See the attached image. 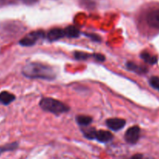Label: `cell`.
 <instances>
[{
  "label": "cell",
  "instance_id": "cell-1",
  "mask_svg": "<svg viewBox=\"0 0 159 159\" xmlns=\"http://www.w3.org/2000/svg\"><path fill=\"white\" fill-rule=\"evenodd\" d=\"M22 72L23 75L30 79L53 80L56 77L55 71L51 66L38 62L28 63L23 67Z\"/></svg>",
  "mask_w": 159,
  "mask_h": 159
},
{
  "label": "cell",
  "instance_id": "cell-2",
  "mask_svg": "<svg viewBox=\"0 0 159 159\" xmlns=\"http://www.w3.org/2000/svg\"><path fill=\"white\" fill-rule=\"evenodd\" d=\"M39 106L44 111L49 112L54 114H61L70 110V107L61 101L52 98H42L39 102Z\"/></svg>",
  "mask_w": 159,
  "mask_h": 159
},
{
  "label": "cell",
  "instance_id": "cell-3",
  "mask_svg": "<svg viewBox=\"0 0 159 159\" xmlns=\"http://www.w3.org/2000/svg\"><path fill=\"white\" fill-rule=\"evenodd\" d=\"M84 137L89 140H97L101 143H107L113 139V135L108 130H96L93 128H83Z\"/></svg>",
  "mask_w": 159,
  "mask_h": 159
},
{
  "label": "cell",
  "instance_id": "cell-4",
  "mask_svg": "<svg viewBox=\"0 0 159 159\" xmlns=\"http://www.w3.org/2000/svg\"><path fill=\"white\" fill-rule=\"evenodd\" d=\"M45 34L43 31H33L30 34H26L23 38L20 40V44L23 47H31L35 44L38 40L44 37Z\"/></svg>",
  "mask_w": 159,
  "mask_h": 159
},
{
  "label": "cell",
  "instance_id": "cell-5",
  "mask_svg": "<svg viewBox=\"0 0 159 159\" xmlns=\"http://www.w3.org/2000/svg\"><path fill=\"white\" fill-rule=\"evenodd\" d=\"M140 129L137 126H133L126 130L125 134V140L127 143L130 144H134L138 141L140 138Z\"/></svg>",
  "mask_w": 159,
  "mask_h": 159
},
{
  "label": "cell",
  "instance_id": "cell-6",
  "mask_svg": "<svg viewBox=\"0 0 159 159\" xmlns=\"http://www.w3.org/2000/svg\"><path fill=\"white\" fill-rule=\"evenodd\" d=\"M106 125L112 130L117 131L125 127L126 120L123 119H119V118H111L106 120Z\"/></svg>",
  "mask_w": 159,
  "mask_h": 159
},
{
  "label": "cell",
  "instance_id": "cell-7",
  "mask_svg": "<svg viewBox=\"0 0 159 159\" xmlns=\"http://www.w3.org/2000/svg\"><path fill=\"white\" fill-rule=\"evenodd\" d=\"M147 22L150 26L159 30V9L151 11L147 16Z\"/></svg>",
  "mask_w": 159,
  "mask_h": 159
},
{
  "label": "cell",
  "instance_id": "cell-8",
  "mask_svg": "<svg viewBox=\"0 0 159 159\" xmlns=\"http://www.w3.org/2000/svg\"><path fill=\"white\" fill-rule=\"evenodd\" d=\"M64 37H65V31L64 30L59 29V28H55V29L51 30L47 35L49 41H55L59 39L63 38Z\"/></svg>",
  "mask_w": 159,
  "mask_h": 159
},
{
  "label": "cell",
  "instance_id": "cell-9",
  "mask_svg": "<svg viewBox=\"0 0 159 159\" xmlns=\"http://www.w3.org/2000/svg\"><path fill=\"white\" fill-rule=\"evenodd\" d=\"M15 99V96L9 92L3 91L0 93V102L4 105H9V103L13 102Z\"/></svg>",
  "mask_w": 159,
  "mask_h": 159
},
{
  "label": "cell",
  "instance_id": "cell-10",
  "mask_svg": "<svg viewBox=\"0 0 159 159\" xmlns=\"http://www.w3.org/2000/svg\"><path fill=\"white\" fill-rule=\"evenodd\" d=\"M126 68L130 71H133V72L137 73V74H145L147 71V69L146 68L136 65L135 63L131 61L126 63Z\"/></svg>",
  "mask_w": 159,
  "mask_h": 159
},
{
  "label": "cell",
  "instance_id": "cell-11",
  "mask_svg": "<svg viewBox=\"0 0 159 159\" xmlns=\"http://www.w3.org/2000/svg\"><path fill=\"white\" fill-rule=\"evenodd\" d=\"M64 31H65V37L70 38H76L80 35V30L74 26H69L64 30Z\"/></svg>",
  "mask_w": 159,
  "mask_h": 159
},
{
  "label": "cell",
  "instance_id": "cell-12",
  "mask_svg": "<svg viewBox=\"0 0 159 159\" xmlns=\"http://www.w3.org/2000/svg\"><path fill=\"white\" fill-rule=\"evenodd\" d=\"M76 123L79 124L81 127H87L88 125H90L91 124L92 119L90 116H84V115H80V116H77L76 117Z\"/></svg>",
  "mask_w": 159,
  "mask_h": 159
},
{
  "label": "cell",
  "instance_id": "cell-13",
  "mask_svg": "<svg viewBox=\"0 0 159 159\" xmlns=\"http://www.w3.org/2000/svg\"><path fill=\"white\" fill-rule=\"evenodd\" d=\"M140 57L145 62L148 63L149 65H154L157 63V57L154 55H151L150 53L147 52V51H143L140 54Z\"/></svg>",
  "mask_w": 159,
  "mask_h": 159
},
{
  "label": "cell",
  "instance_id": "cell-14",
  "mask_svg": "<svg viewBox=\"0 0 159 159\" xmlns=\"http://www.w3.org/2000/svg\"><path fill=\"white\" fill-rule=\"evenodd\" d=\"M19 144L17 142H12L10 144H7L6 145L0 147V155L6 152H12V151L16 150L18 148Z\"/></svg>",
  "mask_w": 159,
  "mask_h": 159
},
{
  "label": "cell",
  "instance_id": "cell-15",
  "mask_svg": "<svg viewBox=\"0 0 159 159\" xmlns=\"http://www.w3.org/2000/svg\"><path fill=\"white\" fill-rule=\"evenodd\" d=\"M74 57L76 60L85 61L89 59L90 57H93V54L82 52V51H76V52H74Z\"/></svg>",
  "mask_w": 159,
  "mask_h": 159
},
{
  "label": "cell",
  "instance_id": "cell-16",
  "mask_svg": "<svg viewBox=\"0 0 159 159\" xmlns=\"http://www.w3.org/2000/svg\"><path fill=\"white\" fill-rule=\"evenodd\" d=\"M149 83L150 85H151V86H152L153 88L159 91V78L158 77H155V76L151 77L149 80Z\"/></svg>",
  "mask_w": 159,
  "mask_h": 159
},
{
  "label": "cell",
  "instance_id": "cell-17",
  "mask_svg": "<svg viewBox=\"0 0 159 159\" xmlns=\"http://www.w3.org/2000/svg\"><path fill=\"white\" fill-rule=\"evenodd\" d=\"M93 58L95 59L97 61H104L105 60V57L101 54H93Z\"/></svg>",
  "mask_w": 159,
  "mask_h": 159
},
{
  "label": "cell",
  "instance_id": "cell-18",
  "mask_svg": "<svg viewBox=\"0 0 159 159\" xmlns=\"http://www.w3.org/2000/svg\"><path fill=\"white\" fill-rule=\"evenodd\" d=\"M85 35L87 37H90L91 40H93L94 41H101V38L98 35H96V34H85Z\"/></svg>",
  "mask_w": 159,
  "mask_h": 159
},
{
  "label": "cell",
  "instance_id": "cell-19",
  "mask_svg": "<svg viewBox=\"0 0 159 159\" xmlns=\"http://www.w3.org/2000/svg\"><path fill=\"white\" fill-rule=\"evenodd\" d=\"M129 159H143V157L141 154H136V155H132Z\"/></svg>",
  "mask_w": 159,
  "mask_h": 159
}]
</instances>
